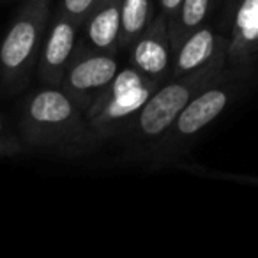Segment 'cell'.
I'll list each match as a JSON object with an SVG mask.
<instances>
[{"label":"cell","instance_id":"1","mask_svg":"<svg viewBox=\"0 0 258 258\" xmlns=\"http://www.w3.org/2000/svg\"><path fill=\"white\" fill-rule=\"evenodd\" d=\"M20 131L30 147L73 154L94 144L87 113L62 87L46 85L32 92L22 106Z\"/></svg>","mask_w":258,"mask_h":258},{"label":"cell","instance_id":"2","mask_svg":"<svg viewBox=\"0 0 258 258\" xmlns=\"http://www.w3.org/2000/svg\"><path fill=\"white\" fill-rule=\"evenodd\" d=\"M253 73V66H228L226 73L202 89L180 115L175 118L170 129L158 140V156L161 159H170L179 156L198 135L216 120L237 96L246 89V80Z\"/></svg>","mask_w":258,"mask_h":258},{"label":"cell","instance_id":"3","mask_svg":"<svg viewBox=\"0 0 258 258\" xmlns=\"http://www.w3.org/2000/svg\"><path fill=\"white\" fill-rule=\"evenodd\" d=\"M228 69L226 55H221L205 68L182 76H170L154 90L127 131L145 142H156L170 129L186 104Z\"/></svg>","mask_w":258,"mask_h":258},{"label":"cell","instance_id":"4","mask_svg":"<svg viewBox=\"0 0 258 258\" xmlns=\"http://www.w3.org/2000/svg\"><path fill=\"white\" fill-rule=\"evenodd\" d=\"M51 0H23L0 43V78L16 90L29 80L51 18Z\"/></svg>","mask_w":258,"mask_h":258},{"label":"cell","instance_id":"5","mask_svg":"<svg viewBox=\"0 0 258 258\" xmlns=\"http://www.w3.org/2000/svg\"><path fill=\"white\" fill-rule=\"evenodd\" d=\"M159 85L161 83L145 76L135 66L118 69L103 96L87 111L96 140H106L127 131Z\"/></svg>","mask_w":258,"mask_h":258},{"label":"cell","instance_id":"6","mask_svg":"<svg viewBox=\"0 0 258 258\" xmlns=\"http://www.w3.org/2000/svg\"><path fill=\"white\" fill-rule=\"evenodd\" d=\"M117 73L118 64L113 53L96 51L87 46L76 48L60 87L87 113L89 108L103 96Z\"/></svg>","mask_w":258,"mask_h":258},{"label":"cell","instance_id":"7","mask_svg":"<svg viewBox=\"0 0 258 258\" xmlns=\"http://www.w3.org/2000/svg\"><path fill=\"white\" fill-rule=\"evenodd\" d=\"M80 27L82 23L68 16L62 9H58L53 18H50L43 48L37 58L39 78L44 82V85L60 87L66 69L75 57Z\"/></svg>","mask_w":258,"mask_h":258},{"label":"cell","instance_id":"8","mask_svg":"<svg viewBox=\"0 0 258 258\" xmlns=\"http://www.w3.org/2000/svg\"><path fill=\"white\" fill-rule=\"evenodd\" d=\"M131 66L145 76L163 83L172 76L173 50L170 44L168 22L163 15H156L145 32L131 46Z\"/></svg>","mask_w":258,"mask_h":258},{"label":"cell","instance_id":"9","mask_svg":"<svg viewBox=\"0 0 258 258\" xmlns=\"http://www.w3.org/2000/svg\"><path fill=\"white\" fill-rule=\"evenodd\" d=\"M228 51V37L218 34L211 25H202L191 32L173 53L172 76L198 71Z\"/></svg>","mask_w":258,"mask_h":258},{"label":"cell","instance_id":"10","mask_svg":"<svg viewBox=\"0 0 258 258\" xmlns=\"http://www.w3.org/2000/svg\"><path fill=\"white\" fill-rule=\"evenodd\" d=\"M120 4L122 0H99L83 22L87 48L115 53L120 37Z\"/></svg>","mask_w":258,"mask_h":258},{"label":"cell","instance_id":"11","mask_svg":"<svg viewBox=\"0 0 258 258\" xmlns=\"http://www.w3.org/2000/svg\"><path fill=\"white\" fill-rule=\"evenodd\" d=\"M211 8L212 0H182L175 18L168 25L170 44H172L173 53L191 32L205 25Z\"/></svg>","mask_w":258,"mask_h":258},{"label":"cell","instance_id":"12","mask_svg":"<svg viewBox=\"0 0 258 258\" xmlns=\"http://www.w3.org/2000/svg\"><path fill=\"white\" fill-rule=\"evenodd\" d=\"M152 0H122L118 48H129L151 25Z\"/></svg>","mask_w":258,"mask_h":258},{"label":"cell","instance_id":"13","mask_svg":"<svg viewBox=\"0 0 258 258\" xmlns=\"http://www.w3.org/2000/svg\"><path fill=\"white\" fill-rule=\"evenodd\" d=\"M258 53V11L246 25L228 36L226 64L232 68L249 66Z\"/></svg>","mask_w":258,"mask_h":258},{"label":"cell","instance_id":"14","mask_svg":"<svg viewBox=\"0 0 258 258\" xmlns=\"http://www.w3.org/2000/svg\"><path fill=\"white\" fill-rule=\"evenodd\" d=\"M97 2L99 0H62L60 9L68 16H71L73 20H76V22L83 25L85 18L89 16V13L92 11V8Z\"/></svg>","mask_w":258,"mask_h":258},{"label":"cell","instance_id":"15","mask_svg":"<svg viewBox=\"0 0 258 258\" xmlns=\"http://www.w3.org/2000/svg\"><path fill=\"white\" fill-rule=\"evenodd\" d=\"M258 11V0H240L237 6L235 13H233L232 27H230V34L240 30Z\"/></svg>","mask_w":258,"mask_h":258},{"label":"cell","instance_id":"16","mask_svg":"<svg viewBox=\"0 0 258 258\" xmlns=\"http://www.w3.org/2000/svg\"><path fill=\"white\" fill-rule=\"evenodd\" d=\"M22 152V144H20L18 138L8 137V135H0V159L9 158V156H15Z\"/></svg>","mask_w":258,"mask_h":258},{"label":"cell","instance_id":"17","mask_svg":"<svg viewBox=\"0 0 258 258\" xmlns=\"http://www.w3.org/2000/svg\"><path fill=\"white\" fill-rule=\"evenodd\" d=\"M180 4H182V0H159V15L165 16L168 25L172 23V20L175 18Z\"/></svg>","mask_w":258,"mask_h":258},{"label":"cell","instance_id":"18","mask_svg":"<svg viewBox=\"0 0 258 258\" xmlns=\"http://www.w3.org/2000/svg\"><path fill=\"white\" fill-rule=\"evenodd\" d=\"M240 0H221L223 6V15H221V25L223 27H232L233 13H235L237 6H239Z\"/></svg>","mask_w":258,"mask_h":258},{"label":"cell","instance_id":"19","mask_svg":"<svg viewBox=\"0 0 258 258\" xmlns=\"http://www.w3.org/2000/svg\"><path fill=\"white\" fill-rule=\"evenodd\" d=\"M223 179H230V180H237V182H246V184H256L258 186V179L254 177H233V175H221Z\"/></svg>","mask_w":258,"mask_h":258},{"label":"cell","instance_id":"20","mask_svg":"<svg viewBox=\"0 0 258 258\" xmlns=\"http://www.w3.org/2000/svg\"><path fill=\"white\" fill-rule=\"evenodd\" d=\"M0 135H4V118L0 115Z\"/></svg>","mask_w":258,"mask_h":258}]
</instances>
